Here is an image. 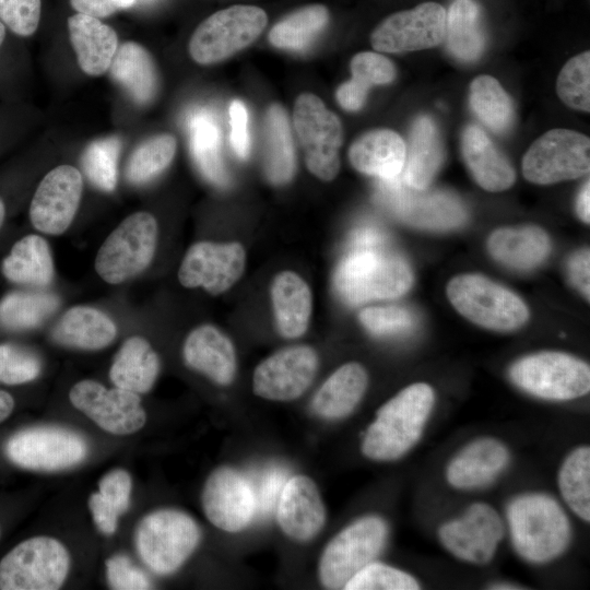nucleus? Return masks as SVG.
<instances>
[{"mask_svg":"<svg viewBox=\"0 0 590 590\" xmlns=\"http://www.w3.org/2000/svg\"><path fill=\"white\" fill-rule=\"evenodd\" d=\"M201 507L208 521L219 530L241 532L259 511L255 484L238 469L220 465L203 484Z\"/></svg>","mask_w":590,"mask_h":590,"instance_id":"2eb2a0df","label":"nucleus"},{"mask_svg":"<svg viewBox=\"0 0 590 590\" xmlns=\"http://www.w3.org/2000/svg\"><path fill=\"white\" fill-rule=\"evenodd\" d=\"M358 319L368 332L379 337L410 332L416 323L414 314L401 306L368 307Z\"/></svg>","mask_w":590,"mask_h":590,"instance_id":"8fccbe9b","label":"nucleus"},{"mask_svg":"<svg viewBox=\"0 0 590 590\" xmlns=\"http://www.w3.org/2000/svg\"><path fill=\"white\" fill-rule=\"evenodd\" d=\"M447 296L462 316L491 330H517L529 318L528 307L518 295L480 274L453 278L447 285Z\"/></svg>","mask_w":590,"mask_h":590,"instance_id":"6e6552de","label":"nucleus"},{"mask_svg":"<svg viewBox=\"0 0 590 590\" xmlns=\"http://www.w3.org/2000/svg\"><path fill=\"white\" fill-rule=\"evenodd\" d=\"M556 93L568 107L590 111V51L570 58L558 73Z\"/></svg>","mask_w":590,"mask_h":590,"instance_id":"49530a36","label":"nucleus"},{"mask_svg":"<svg viewBox=\"0 0 590 590\" xmlns=\"http://www.w3.org/2000/svg\"><path fill=\"white\" fill-rule=\"evenodd\" d=\"M190 143L203 174L213 182L225 185L227 177L220 153V133L211 116L198 113L191 118Z\"/></svg>","mask_w":590,"mask_h":590,"instance_id":"c03bdc74","label":"nucleus"},{"mask_svg":"<svg viewBox=\"0 0 590 590\" xmlns=\"http://www.w3.org/2000/svg\"><path fill=\"white\" fill-rule=\"evenodd\" d=\"M245 267L246 251L239 243L198 241L185 253L178 280L187 288L203 287L219 295L240 279Z\"/></svg>","mask_w":590,"mask_h":590,"instance_id":"6ab92c4d","label":"nucleus"},{"mask_svg":"<svg viewBox=\"0 0 590 590\" xmlns=\"http://www.w3.org/2000/svg\"><path fill=\"white\" fill-rule=\"evenodd\" d=\"M560 495L581 520L590 521V448L574 449L563 461L558 471Z\"/></svg>","mask_w":590,"mask_h":590,"instance_id":"79ce46f5","label":"nucleus"},{"mask_svg":"<svg viewBox=\"0 0 590 590\" xmlns=\"http://www.w3.org/2000/svg\"><path fill=\"white\" fill-rule=\"evenodd\" d=\"M492 589H518V587L514 586V585H508V583H497L495 585V587H491Z\"/></svg>","mask_w":590,"mask_h":590,"instance_id":"0e129e2a","label":"nucleus"},{"mask_svg":"<svg viewBox=\"0 0 590 590\" xmlns=\"http://www.w3.org/2000/svg\"><path fill=\"white\" fill-rule=\"evenodd\" d=\"M83 192L80 170L59 165L39 182L30 204V220L38 232L49 235L64 233L78 212Z\"/></svg>","mask_w":590,"mask_h":590,"instance_id":"412c9836","label":"nucleus"},{"mask_svg":"<svg viewBox=\"0 0 590 590\" xmlns=\"http://www.w3.org/2000/svg\"><path fill=\"white\" fill-rule=\"evenodd\" d=\"M377 201L401 221L420 228L445 231L462 225L467 211L461 200L441 189H415L402 177L379 179Z\"/></svg>","mask_w":590,"mask_h":590,"instance_id":"1a4fd4ad","label":"nucleus"},{"mask_svg":"<svg viewBox=\"0 0 590 590\" xmlns=\"http://www.w3.org/2000/svg\"><path fill=\"white\" fill-rule=\"evenodd\" d=\"M97 492L122 515L129 508L132 479L123 469L110 470L99 480Z\"/></svg>","mask_w":590,"mask_h":590,"instance_id":"864d4df0","label":"nucleus"},{"mask_svg":"<svg viewBox=\"0 0 590 590\" xmlns=\"http://www.w3.org/2000/svg\"><path fill=\"white\" fill-rule=\"evenodd\" d=\"M14 408V398L8 391L0 389V424L13 413Z\"/></svg>","mask_w":590,"mask_h":590,"instance_id":"680f3d73","label":"nucleus"},{"mask_svg":"<svg viewBox=\"0 0 590 590\" xmlns=\"http://www.w3.org/2000/svg\"><path fill=\"white\" fill-rule=\"evenodd\" d=\"M158 354L142 337H130L121 344L109 368V379L119 387L138 394L151 391L160 375Z\"/></svg>","mask_w":590,"mask_h":590,"instance_id":"2f4dec72","label":"nucleus"},{"mask_svg":"<svg viewBox=\"0 0 590 590\" xmlns=\"http://www.w3.org/2000/svg\"><path fill=\"white\" fill-rule=\"evenodd\" d=\"M435 404L425 382L412 384L384 403L367 426L362 453L373 461L390 462L406 455L421 439Z\"/></svg>","mask_w":590,"mask_h":590,"instance_id":"f03ea898","label":"nucleus"},{"mask_svg":"<svg viewBox=\"0 0 590 590\" xmlns=\"http://www.w3.org/2000/svg\"><path fill=\"white\" fill-rule=\"evenodd\" d=\"M406 145L390 129H375L358 137L349 149L352 166L365 175L389 179L403 169Z\"/></svg>","mask_w":590,"mask_h":590,"instance_id":"cd10ccee","label":"nucleus"},{"mask_svg":"<svg viewBox=\"0 0 590 590\" xmlns=\"http://www.w3.org/2000/svg\"><path fill=\"white\" fill-rule=\"evenodd\" d=\"M88 509L95 526L103 534L111 535L116 532L121 515L98 492L90 495Z\"/></svg>","mask_w":590,"mask_h":590,"instance_id":"6e6d98bb","label":"nucleus"},{"mask_svg":"<svg viewBox=\"0 0 590 590\" xmlns=\"http://www.w3.org/2000/svg\"><path fill=\"white\" fill-rule=\"evenodd\" d=\"M275 518L290 540L306 543L324 528L327 509L316 482L305 474L286 479L275 503Z\"/></svg>","mask_w":590,"mask_h":590,"instance_id":"4be33fe9","label":"nucleus"},{"mask_svg":"<svg viewBox=\"0 0 590 590\" xmlns=\"http://www.w3.org/2000/svg\"><path fill=\"white\" fill-rule=\"evenodd\" d=\"M106 579L114 590H146L152 588L148 576L130 558L116 554L105 562Z\"/></svg>","mask_w":590,"mask_h":590,"instance_id":"603ef678","label":"nucleus"},{"mask_svg":"<svg viewBox=\"0 0 590 590\" xmlns=\"http://www.w3.org/2000/svg\"><path fill=\"white\" fill-rule=\"evenodd\" d=\"M445 32V8L428 1L388 15L371 32L370 44L382 52L416 51L439 45Z\"/></svg>","mask_w":590,"mask_h":590,"instance_id":"a211bd4d","label":"nucleus"},{"mask_svg":"<svg viewBox=\"0 0 590 590\" xmlns=\"http://www.w3.org/2000/svg\"><path fill=\"white\" fill-rule=\"evenodd\" d=\"M509 462V451L499 440L477 438L463 447L446 468L447 482L457 489H473L493 482Z\"/></svg>","mask_w":590,"mask_h":590,"instance_id":"b1692460","label":"nucleus"},{"mask_svg":"<svg viewBox=\"0 0 590 590\" xmlns=\"http://www.w3.org/2000/svg\"><path fill=\"white\" fill-rule=\"evenodd\" d=\"M182 358L190 369L217 386H229L236 377L235 346L227 335L212 324H201L187 335Z\"/></svg>","mask_w":590,"mask_h":590,"instance_id":"5701e85b","label":"nucleus"},{"mask_svg":"<svg viewBox=\"0 0 590 590\" xmlns=\"http://www.w3.org/2000/svg\"><path fill=\"white\" fill-rule=\"evenodd\" d=\"M177 142L173 134L161 133L139 144L126 165V178L132 185H143L162 174L173 162Z\"/></svg>","mask_w":590,"mask_h":590,"instance_id":"37998d69","label":"nucleus"},{"mask_svg":"<svg viewBox=\"0 0 590 590\" xmlns=\"http://www.w3.org/2000/svg\"><path fill=\"white\" fill-rule=\"evenodd\" d=\"M470 106L479 120L495 133L512 126L515 107L500 83L491 75H479L470 84Z\"/></svg>","mask_w":590,"mask_h":590,"instance_id":"ea45409f","label":"nucleus"},{"mask_svg":"<svg viewBox=\"0 0 590 590\" xmlns=\"http://www.w3.org/2000/svg\"><path fill=\"white\" fill-rule=\"evenodd\" d=\"M111 79L139 105L151 103L158 91V73L148 49L135 42H126L109 66Z\"/></svg>","mask_w":590,"mask_h":590,"instance_id":"473e14b6","label":"nucleus"},{"mask_svg":"<svg viewBox=\"0 0 590 590\" xmlns=\"http://www.w3.org/2000/svg\"><path fill=\"white\" fill-rule=\"evenodd\" d=\"M345 590H417L420 583L410 574L390 565L371 562L356 573Z\"/></svg>","mask_w":590,"mask_h":590,"instance_id":"de8ad7c7","label":"nucleus"},{"mask_svg":"<svg viewBox=\"0 0 590 590\" xmlns=\"http://www.w3.org/2000/svg\"><path fill=\"white\" fill-rule=\"evenodd\" d=\"M367 387L365 367L356 362L345 363L317 389L311 399V411L321 420H343L361 403Z\"/></svg>","mask_w":590,"mask_h":590,"instance_id":"393cba45","label":"nucleus"},{"mask_svg":"<svg viewBox=\"0 0 590 590\" xmlns=\"http://www.w3.org/2000/svg\"><path fill=\"white\" fill-rule=\"evenodd\" d=\"M59 306L56 295L46 292L14 291L0 300V326L28 330L40 326Z\"/></svg>","mask_w":590,"mask_h":590,"instance_id":"a19ab883","label":"nucleus"},{"mask_svg":"<svg viewBox=\"0 0 590 590\" xmlns=\"http://www.w3.org/2000/svg\"><path fill=\"white\" fill-rule=\"evenodd\" d=\"M120 149V139L110 135L94 140L82 153L84 174L102 191L110 192L117 186Z\"/></svg>","mask_w":590,"mask_h":590,"instance_id":"a18cd8bd","label":"nucleus"},{"mask_svg":"<svg viewBox=\"0 0 590 590\" xmlns=\"http://www.w3.org/2000/svg\"><path fill=\"white\" fill-rule=\"evenodd\" d=\"M231 143L240 158H246L250 151L248 133V113L245 104L235 99L229 106Z\"/></svg>","mask_w":590,"mask_h":590,"instance_id":"5fc2aeb1","label":"nucleus"},{"mask_svg":"<svg viewBox=\"0 0 590 590\" xmlns=\"http://www.w3.org/2000/svg\"><path fill=\"white\" fill-rule=\"evenodd\" d=\"M329 19V10L323 4L302 7L272 26L269 42L280 49L304 50L324 30Z\"/></svg>","mask_w":590,"mask_h":590,"instance_id":"58836bf2","label":"nucleus"},{"mask_svg":"<svg viewBox=\"0 0 590 590\" xmlns=\"http://www.w3.org/2000/svg\"><path fill=\"white\" fill-rule=\"evenodd\" d=\"M202 531L196 519L177 508H158L137 524L134 546L142 563L157 576L179 570L198 548Z\"/></svg>","mask_w":590,"mask_h":590,"instance_id":"20e7f679","label":"nucleus"},{"mask_svg":"<svg viewBox=\"0 0 590 590\" xmlns=\"http://www.w3.org/2000/svg\"><path fill=\"white\" fill-rule=\"evenodd\" d=\"M387 522L379 516L361 517L333 535L318 560V578L327 589H344L362 568L376 560L388 540Z\"/></svg>","mask_w":590,"mask_h":590,"instance_id":"39448f33","label":"nucleus"},{"mask_svg":"<svg viewBox=\"0 0 590 590\" xmlns=\"http://www.w3.org/2000/svg\"><path fill=\"white\" fill-rule=\"evenodd\" d=\"M509 376L523 391L545 400H574L590 390L589 365L562 352L524 356L510 367Z\"/></svg>","mask_w":590,"mask_h":590,"instance_id":"9b49d317","label":"nucleus"},{"mask_svg":"<svg viewBox=\"0 0 590 590\" xmlns=\"http://www.w3.org/2000/svg\"><path fill=\"white\" fill-rule=\"evenodd\" d=\"M590 170V139L556 128L539 137L522 160V173L536 185H551L585 176Z\"/></svg>","mask_w":590,"mask_h":590,"instance_id":"4468645a","label":"nucleus"},{"mask_svg":"<svg viewBox=\"0 0 590 590\" xmlns=\"http://www.w3.org/2000/svg\"><path fill=\"white\" fill-rule=\"evenodd\" d=\"M319 355L306 344L283 347L261 361L252 374V392L264 400L291 402L311 386Z\"/></svg>","mask_w":590,"mask_h":590,"instance_id":"f3484780","label":"nucleus"},{"mask_svg":"<svg viewBox=\"0 0 590 590\" xmlns=\"http://www.w3.org/2000/svg\"><path fill=\"white\" fill-rule=\"evenodd\" d=\"M412 282L409 263L386 248L385 236L375 227L354 233L350 250L334 274L337 292L350 305L400 297Z\"/></svg>","mask_w":590,"mask_h":590,"instance_id":"f257e3e1","label":"nucleus"},{"mask_svg":"<svg viewBox=\"0 0 590 590\" xmlns=\"http://www.w3.org/2000/svg\"><path fill=\"white\" fill-rule=\"evenodd\" d=\"M461 149L465 165L480 187L498 192L514 185L516 175L511 164L482 128L468 126L462 133Z\"/></svg>","mask_w":590,"mask_h":590,"instance_id":"bb28decb","label":"nucleus"},{"mask_svg":"<svg viewBox=\"0 0 590 590\" xmlns=\"http://www.w3.org/2000/svg\"><path fill=\"white\" fill-rule=\"evenodd\" d=\"M286 479L282 471H270L263 479L260 489L256 488L259 509L268 511L273 508Z\"/></svg>","mask_w":590,"mask_h":590,"instance_id":"bf43d9fd","label":"nucleus"},{"mask_svg":"<svg viewBox=\"0 0 590 590\" xmlns=\"http://www.w3.org/2000/svg\"><path fill=\"white\" fill-rule=\"evenodd\" d=\"M137 0H70L71 7L79 13L97 19L106 17L118 10L132 7Z\"/></svg>","mask_w":590,"mask_h":590,"instance_id":"4d7b16f0","label":"nucleus"},{"mask_svg":"<svg viewBox=\"0 0 590 590\" xmlns=\"http://www.w3.org/2000/svg\"><path fill=\"white\" fill-rule=\"evenodd\" d=\"M487 247L502 264L516 270H530L544 261L551 250L547 234L536 226L499 228L492 233Z\"/></svg>","mask_w":590,"mask_h":590,"instance_id":"72a5a7b5","label":"nucleus"},{"mask_svg":"<svg viewBox=\"0 0 590 590\" xmlns=\"http://www.w3.org/2000/svg\"><path fill=\"white\" fill-rule=\"evenodd\" d=\"M293 121L308 170L321 180L334 179L340 169L339 150L343 142L339 117L318 96L303 93L295 101Z\"/></svg>","mask_w":590,"mask_h":590,"instance_id":"ddd939ff","label":"nucleus"},{"mask_svg":"<svg viewBox=\"0 0 590 590\" xmlns=\"http://www.w3.org/2000/svg\"><path fill=\"white\" fill-rule=\"evenodd\" d=\"M158 226L149 212L123 219L99 247L94 268L108 284H120L146 270L157 245Z\"/></svg>","mask_w":590,"mask_h":590,"instance_id":"0eeeda50","label":"nucleus"},{"mask_svg":"<svg viewBox=\"0 0 590 590\" xmlns=\"http://www.w3.org/2000/svg\"><path fill=\"white\" fill-rule=\"evenodd\" d=\"M4 37H5V25L0 20V47L4 42Z\"/></svg>","mask_w":590,"mask_h":590,"instance_id":"69168bd1","label":"nucleus"},{"mask_svg":"<svg viewBox=\"0 0 590 590\" xmlns=\"http://www.w3.org/2000/svg\"><path fill=\"white\" fill-rule=\"evenodd\" d=\"M444 158V145L436 123L428 116L417 117L411 127L400 176L410 187L425 189L436 176Z\"/></svg>","mask_w":590,"mask_h":590,"instance_id":"7c9ffc66","label":"nucleus"},{"mask_svg":"<svg viewBox=\"0 0 590 590\" xmlns=\"http://www.w3.org/2000/svg\"><path fill=\"white\" fill-rule=\"evenodd\" d=\"M42 371L40 359L31 351L12 343L0 344V384L24 385Z\"/></svg>","mask_w":590,"mask_h":590,"instance_id":"09e8293b","label":"nucleus"},{"mask_svg":"<svg viewBox=\"0 0 590 590\" xmlns=\"http://www.w3.org/2000/svg\"><path fill=\"white\" fill-rule=\"evenodd\" d=\"M507 520L512 545L528 562H551L569 544V519L559 504L546 494L516 497L507 507Z\"/></svg>","mask_w":590,"mask_h":590,"instance_id":"7ed1b4c3","label":"nucleus"},{"mask_svg":"<svg viewBox=\"0 0 590 590\" xmlns=\"http://www.w3.org/2000/svg\"><path fill=\"white\" fill-rule=\"evenodd\" d=\"M503 536L502 518L484 503L470 505L462 517L447 521L438 529V538L448 552L476 565L492 560Z\"/></svg>","mask_w":590,"mask_h":590,"instance_id":"aec40b11","label":"nucleus"},{"mask_svg":"<svg viewBox=\"0 0 590 590\" xmlns=\"http://www.w3.org/2000/svg\"><path fill=\"white\" fill-rule=\"evenodd\" d=\"M117 327L102 310L91 306H73L59 318L51 331L52 340L67 347L98 351L114 342Z\"/></svg>","mask_w":590,"mask_h":590,"instance_id":"c85d7f7f","label":"nucleus"},{"mask_svg":"<svg viewBox=\"0 0 590 590\" xmlns=\"http://www.w3.org/2000/svg\"><path fill=\"white\" fill-rule=\"evenodd\" d=\"M14 465L36 472H58L76 467L88 453L86 439L75 430L39 425L20 429L4 445Z\"/></svg>","mask_w":590,"mask_h":590,"instance_id":"f8f14e48","label":"nucleus"},{"mask_svg":"<svg viewBox=\"0 0 590 590\" xmlns=\"http://www.w3.org/2000/svg\"><path fill=\"white\" fill-rule=\"evenodd\" d=\"M71 557L59 540L48 535L25 539L0 560L1 590H57L67 580Z\"/></svg>","mask_w":590,"mask_h":590,"instance_id":"423d86ee","label":"nucleus"},{"mask_svg":"<svg viewBox=\"0 0 590 590\" xmlns=\"http://www.w3.org/2000/svg\"><path fill=\"white\" fill-rule=\"evenodd\" d=\"M576 211L578 216L585 223L590 222V184L589 180L583 185L582 189L580 190L577 202H576Z\"/></svg>","mask_w":590,"mask_h":590,"instance_id":"052dcab7","label":"nucleus"},{"mask_svg":"<svg viewBox=\"0 0 590 590\" xmlns=\"http://www.w3.org/2000/svg\"><path fill=\"white\" fill-rule=\"evenodd\" d=\"M1 273L10 282L44 287L55 276L50 247L45 238L30 234L19 239L1 262Z\"/></svg>","mask_w":590,"mask_h":590,"instance_id":"f704fd0d","label":"nucleus"},{"mask_svg":"<svg viewBox=\"0 0 590 590\" xmlns=\"http://www.w3.org/2000/svg\"><path fill=\"white\" fill-rule=\"evenodd\" d=\"M296 158L287 114L279 104H272L264 120L263 168L274 185H284L295 174Z\"/></svg>","mask_w":590,"mask_h":590,"instance_id":"c9c22d12","label":"nucleus"},{"mask_svg":"<svg viewBox=\"0 0 590 590\" xmlns=\"http://www.w3.org/2000/svg\"><path fill=\"white\" fill-rule=\"evenodd\" d=\"M40 0H0V20L19 36L33 35L40 20Z\"/></svg>","mask_w":590,"mask_h":590,"instance_id":"3c124183","label":"nucleus"},{"mask_svg":"<svg viewBox=\"0 0 590 590\" xmlns=\"http://www.w3.org/2000/svg\"><path fill=\"white\" fill-rule=\"evenodd\" d=\"M590 252L588 248L575 252L568 261V274L573 284L589 299Z\"/></svg>","mask_w":590,"mask_h":590,"instance_id":"13d9d810","label":"nucleus"},{"mask_svg":"<svg viewBox=\"0 0 590 590\" xmlns=\"http://www.w3.org/2000/svg\"><path fill=\"white\" fill-rule=\"evenodd\" d=\"M448 51L462 61L476 60L484 50L481 10L474 0H453L446 12L445 38Z\"/></svg>","mask_w":590,"mask_h":590,"instance_id":"4c0bfd02","label":"nucleus"},{"mask_svg":"<svg viewBox=\"0 0 590 590\" xmlns=\"http://www.w3.org/2000/svg\"><path fill=\"white\" fill-rule=\"evenodd\" d=\"M4 217H5V205L2 199L0 198V228L4 222Z\"/></svg>","mask_w":590,"mask_h":590,"instance_id":"e2e57ef3","label":"nucleus"},{"mask_svg":"<svg viewBox=\"0 0 590 590\" xmlns=\"http://www.w3.org/2000/svg\"><path fill=\"white\" fill-rule=\"evenodd\" d=\"M71 404L85 414L101 429L117 436L132 435L146 423L141 398L132 391L84 379L69 391Z\"/></svg>","mask_w":590,"mask_h":590,"instance_id":"dca6fc26","label":"nucleus"},{"mask_svg":"<svg viewBox=\"0 0 590 590\" xmlns=\"http://www.w3.org/2000/svg\"><path fill=\"white\" fill-rule=\"evenodd\" d=\"M350 69L352 79L337 90L338 103L349 111L363 107L371 86L389 84L397 74L391 60L371 51L356 54L350 62Z\"/></svg>","mask_w":590,"mask_h":590,"instance_id":"e433bc0d","label":"nucleus"},{"mask_svg":"<svg viewBox=\"0 0 590 590\" xmlns=\"http://www.w3.org/2000/svg\"><path fill=\"white\" fill-rule=\"evenodd\" d=\"M267 23L266 11L256 5L236 4L216 11L194 30L189 54L199 64L223 61L253 43Z\"/></svg>","mask_w":590,"mask_h":590,"instance_id":"9d476101","label":"nucleus"},{"mask_svg":"<svg viewBox=\"0 0 590 590\" xmlns=\"http://www.w3.org/2000/svg\"><path fill=\"white\" fill-rule=\"evenodd\" d=\"M271 300L279 333L287 339L302 337L308 329L312 296L308 284L293 271H282L272 281Z\"/></svg>","mask_w":590,"mask_h":590,"instance_id":"c756f323","label":"nucleus"},{"mask_svg":"<svg viewBox=\"0 0 590 590\" xmlns=\"http://www.w3.org/2000/svg\"><path fill=\"white\" fill-rule=\"evenodd\" d=\"M68 31L80 69L91 76L104 74L118 49L115 30L97 17L76 13L68 19Z\"/></svg>","mask_w":590,"mask_h":590,"instance_id":"a878e982","label":"nucleus"}]
</instances>
